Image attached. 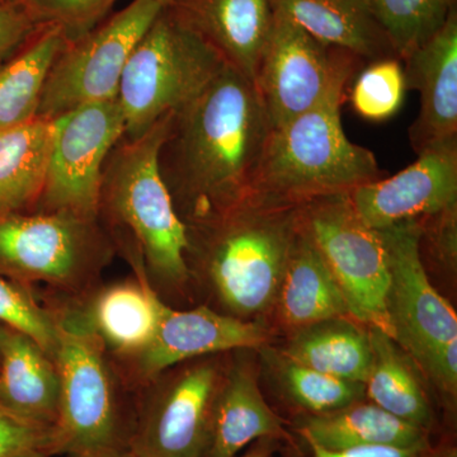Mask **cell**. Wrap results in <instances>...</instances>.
<instances>
[{
  "instance_id": "6da1fadb",
  "label": "cell",
  "mask_w": 457,
  "mask_h": 457,
  "mask_svg": "<svg viewBox=\"0 0 457 457\" xmlns=\"http://www.w3.org/2000/svg\"><path fill=\"white\" fill-rule=\"evenodd\" d=\"M270 131L253 80L227 64L171 114L158 167L186 228L245 203Z\"/></svg>"
},
{
  "instance_id": "7a4b0ae2",
  "label": "cell",
  "mask_w": 457,
  "mask_h": 457,
  "mask_svg": "<svg viewBox=\"0 0 457 457\" xmlns=\"http://www.w3.org/2000/svg\"><path fill=\"white\" fill-rule=\"evenodd\" d=\"M365 65L361 57L339 49L332 82L320 101L270 131L246 201L299 209L386 177L374 153L352 143L342 126L345 90Z\"/></svg>"
},
{
  "instance_id": "3957f363",
  "label": "cell",
  "mask_w": 457,
  "mask_h": 457,
  "mask_svg": "<svg viewBox=\"0 0 457 457\" xmlns=\"http://www.w3.org/2000/svg\"><path fill=\"white\" fill-rule=\"evenodd\" d=\"M171 114L139 137L123 135L111 150L102 174L98 220L129 234L141 262L159 281L182 284L189 273L187 228L158 167Z\"/></svg>"
},
{
  "instance_id": "277c9868",
  "label": "cell",
  "mask_w": 457,
  "mask_h": 457,
  "mask_svg": "<svg viewBox=\"0 0 457 457\" xmlns=\"http://www.w3.org/2000/svg\"><path fill=\"white\" fill-rule=\"evenodd\" d=\"M299 210L245 201L212 221L187 228V255L200 258L231 311L249 314L272 302L299 228Z\"/></svg>"
},
{
  "instance_id": "5b68a950",
  "label": "cell",
  "mask_w": 457,
  "mask_h": 457,
  "mask_svg": "<svg viewBox=\"0 0 457 457\" xmlns=\"http://www.w3.org/2000/svg\"><path fill=\"white\" fill-rule=\"evenodd\" d=\"M54 361L60 376L56 455L125 457L130 453L135 411L123 405L104 345L79 318L57 323Z\"/></svg>"
},
{
  "instance_id": "8992f818",
  "label": "cell",
  "mask_w": 457,
  "mask_h": 457,
  "mask_svg": "<svg viewBox=\"0 0 457 457\" xmlns=\"http://www.w3.org/2000/svg\"><path fill=\"white\" fill-rule=\"evenodd\" d=\"M225 65L219 54L167 7L132 51L120 83L125 137H139L159 120L179 112Z\"/></svg>"
},
{
  "instance_id": "52a82bcc",
  "label": "cell",
  "mask_w": 457,
  "mask_h": 457,
  "mask_svg": "<svg viewBox=\"0 0 457 457\" xmlns=\"http://www.w3.org/2000/svg\"><path fill=\"white\" fill-rule=\"evenodd\" d=\"M99 220L64 212L0 213V276L17 284H83L110 258Z\"/></svg>"
},
{
  "instance_id": "ba28073f",
  "label": "cell",
  "mask_w": 457,
  "mask_h": 457,
  "mask_svg": "<svg viewBox=\"0 0 457 457\" xmlns=\"http://www.w3.org/2000/svg\"><path fill=\"white\" fill-rule=\"evenodd\" d=\"M300 220L341 288L352 318L394 339L386 309L389 263L383 237L354 212L350 194L300 207Z\"/></svg>"
},
{
  "instance_id": "9c48e42d",
  "label": "cell",
  "mask_w": 457,
  "mask_h": 457,
  "mask_svg": "<svg viewBox=\"0 0 457 457\" xmlns=\"http://www.w3.org/2000/svg\"><path fill=\"white\" fill-rule=\"evenodd\" d=\"M163 5L132 0L82 37L66 41L54 60L37 116L55 120L74 108L117 99L132 51Z\"/></svg>"
},
{
  "instance_id": "30bf717a",
  "label": "cell",
  "mask_w": 457,
  "mask_h": 457,
  "mask_svg": "<svg viewBox=\"0 0 457 457\" xmlns=\"http://www.w3.org/2000/svg\"><path fill=\"white\" fill-rule=\"evenodd\" d=\"M53 121L49 168L35 212L98 220L104 163L126 132L122 108L117 99L97 102Z\"/></svg>"
},
{
  "instance_id": "8fae6325",
  "label": "cell",
  "mask_w": 457,
  "mask_h": 457,
  "mask_svg": "<svg viewBox=\"0 0 457 457\" xmlns=\"http://www.w3.org/2000/svg\"><path fill=\"white\" fill-rule=\"evenodd\" d=\"M378 233L389 263L386 309L394 341L422 368L440 345L457 339L456 312L427 275L420 219L399 222Z\"/></svg>"
},
{
  "instance_id": "7c38bea8",
  "label": "cell",
  "mask_w": 457,
  "mask_h": 457,
  "mask_svg": "<svg viewBox=\"0 0 457 457\" xmlns=\"http://www.w3.org/2000/svg\"><path fill=\"white\" fill-rule=\"evenodd\" d=\"M220 378L209 361L180 370L135 409L132 457H204Z\"/></svg>"
},
{
  "instance_id": "4fadbf2b",
  "label": "cell",
  "mask_w": 457,
  "mask_h": 457,
  "mask_svg": "<svg viewBox=\"0 0 457 457\" xmlns=\"http://www.w3.org/2000/svg\"><path fill=\"white\" fill-rule=\"evenodd\" d=\"M338 53V47L328 46L291 18L273 11L254 78L272 129L320 101L332 82Z\"/></svg>"
},
{
  "instance_id": "5bb4252c",
  "label": "cell",
  "mask_w": 457,
  "mask_h": 457,
  "mask_svg": "<svg viewBox=\"0 0 457 457\" xmlns=\"http://www.w3.org/2000/svg\"><path fill=\"white\" fill-rule=\"evenodd\" d=\"M354 212L381 230L457 204V137L426 147L405 170L350 194Z\"/></svg>"
},
{
  "instance_id": "9a60e30c",
  "label": "cell",
  "mask_w": 457,
  "mask_h": 457,
  "mask_svg": "<svg viewBox=\"0 0 457 457\" xmlns=\"http://www.w3.org/2000/svg\"><path fill=\"white\" fill-rule=\"evenodd\" d=\"M266 338L263 328L257 324L218 314L206 306L182 312L162 303L155 335L137 356L139 370L144 378H154L183 361L234 348L258 347Z\"/></svg>"
},
{
  "instance_id": "2e32d148",
  "label": "cell",
  "mask_w": 457,
  "mask_h": 457,
  "mask_svg": "<svg viewBox=\"0 0 457 457\" xmlns=\"http://www.w3.org/2000/svg\"><path fill=\"white\" fill-rule=\"evenodd\" d=\"M403 62L405 87L420 95L409 130L414 152L457 137V11L423 46Z\"/></svg>"
},
{
  "instance_id": "e0dca14e",
  "label": "cell",
  "mask_w": 457,
  "mask_h": 457,
  "mask_svg": "<svg viewBox=\"0 0 457 457\" xmlns=\"http://www.w3.org/2000/svg\"><path fill=\"white\" fill-rule=\"evenodd\" d=\"M164 7L254 82L272 26L270 0H170Z\"/></svg>"
},
{
  "instance_id": "ac0fdd59",
  "label": "cell",
  "mask_w": 457,
  "mask_h": 457,
  "mask_svg": "<svg viewBox=\"0 0 457 457\" xmlns=\"http://www.w3.org/2000/svg\"><path fill=\"white\" fill-rule=\"evenodd\" d=\"M262 438L294 442L284 420L262 395L254 375L243 366L234 368L213 399L204 457H237Z\"/></svg>"
},
{
  "instance_id": "d6986e66",
  "label": "cell",
  "mask_w": 457,
  "mask_h": 457,
  "mask_svg": "<svg viewBox=\"0 0 457 457\" xmlns=\"http://www.w3.org/2000/svg\"><path fill=\"white\" fill-rule=\"evenodd\" d=\"M59 400L53 357L29 337L0 324V403L18 416L55 428Z\"/></svg>"
},
{
  "instance_id": "ffe728a7",
  "label": "cell",
  "mask_w": 457,
  "mask_h": 457,
  "mask_svg": "<svg viewBox=\"0 0 457 457\" xmlns=\"http://www.w3.org/2000/svg\"><path fill=\"white\" fill-rule=\"evenodd\" d=\"M294 429L306 445L328 451L368 446L423 447L435 444L431 432L363 400L330 413L297 417Z\"/></svg>"
},
{
  "instance_id": "44dd1931",
  "label": "cell",
  "mask_w": 457,
  "mask_h": 457,
  "mask_svg": "<svg viewBox=\"0 0 457 457\" xmlns=\"http://www.w3.org/2000/svg\"><path fill=\"white\" fill-rule=\"evenodd\" d=\"M270 4L312 37L350 51L366 64L399 59L381 27L356 0H270Z\"/></svg>"
},
{
  "instance_id": "7402d4cb",
  "label": "cell",
  "mask_w": 457,
  "mask_h": 457,
  "mask_svg": "<svg viewBox=\"0 0 457 457\" xmlns=\"http://www.w3.org/2000/svg\"><path fill=\"white\" fill-rule=\"evenodd\" d=\"M281 312L288 324L305 327L350 315L332 270L300 220L281 282Z\"/></svg>"
},
{
  "instance_id": "603a6c76",
  "label": "cell",
  "mask_w": 457,
  "mask_h": 457,
  "mask_svg": "<svg viewBox=\"0 0 457 457\" xmlns=\"http://www.w3.org/2000/svg\"><path fill=\"white\" fill-rule=\"evenodd\" d=\"M53 139V120L40 116L0 129V213L35 212Z\"/></svg>"
},
{
  "instance_id": "cb8c5ba5",
  "label": "cell",
  "mask_w": 457,
  "mask_h": 457,
  "mask_svg": "<svg viewBox=\"0 0 457 457\" xmlns=\"http://www.w3.org/2000/svg\"><path fill=\"white\" fill-rule=\"evenodd\" d=\"M371 365L365 381L369 402L426 431H435L437 420L413 359L378 328L369 330Z\"/></svg>"
},
{
  "instance_id": "d4e9b609",
  "label": "cell",
  "mask_w": 457,
  "mask_h": 457,
  "mask_svg": "<svg viewBox=\"0 0 457 457\" xmlns=\"http://www.w3.org/2000/svg\"><path fill=\"white\" fill-rule=\"evenodd\" d=\"M162 303L145 279L126 281L98 294L79 319L104 345L139 356L155 335Z\"/></svg>"
},
{
  "instance_id": "484cf974",
  "label": "cell",
  "mask_w": 457,
  "mask_h": 457,
  "mask_svg": "<svg viewBox=\"0 0 457 457\" xmlns=\"http://www.w3.org/2000/svg\"><path fill=\"white\" fill-rule=\"evenodd\" d=\"M284 356L342 380L365 384L372 353L369 332L343 317L300 328Z\"/></svg>"
},
{
  "instance_id": "4316f807",
  "label": "cell",
  "mask_w": 457,
  "mask_h": 457,
  "mask_svg": "<svg viewBox=\"0 0 457 457\" xmlns=\"http://www.w3.org/2000/svg\"><path fill=\"white\" fill-rule=\"evenodd\" d=\"M65 44L59 27L45 25L0 65V129L37 116L47 75Z\"/></svg>"
},
{
  "instance_id": "83f0119b",
  "label": "cell",
  "mask_w": 457,
  "mask_h": 457,
  "mask_svg": "<svg viewBox=\"0 0 457 457\" xmlns=\"http://www.w3.org/2000/svg\"><path fill=\"white\" fill-rule=\"evenodd\" d=\"M374 18L404 62L440 31L457 0H356Z\"/></svg>"
},
{
  "instance_id": "f1b7e54d",
  "label": "cell",
  "mask_w": 457,
  "mask_h": 457,
  "mask_svg": "<svg viewBox=\"0 0 457 457\" xmlns=\"http://www.w3.org/2000/svg\"><path fill=\"white\" fill-rule=\"evenodd\" d=\"M278 378L286 395L303 411V416H318L348 407L363 400L365 384L342 380L317 370L306 368L282 356Z\"/></svg>"
},
{
  "instance_id": "f546056e",
  "label": "cell",
  "mask_w": 457,
  "mask_h": 457,
  "mask_svg": "<svg viewBox=\"0 0 457 457\" xmlns=\"http://www.w3.org/2000/svg\"><path fill=\"white\" fill-rule=\"evenodd\" d=\"M405 90L403 62L399 59L378 60L361 69L352 86V106L369 121H385L402 107Z\"/></svg>"
},
{
  "instance_id": "4dcf8cb0",
  "label": "cell",
  "mask_w": 457,
  "mask_h": 457,
  "mask_svg": "<svg viewBox=\"0 0 457 457\" xmlns=\"http://www.w3.org/2000/svg\"><path fill=\"white\" fill-rule=\"evenodd\" d=\"M0 324L31 338L54 359L57 321L36 305L23 286L0 276Z\"/></svg>"
},
{
  "instance_id": "1f68e13d",
  "label": "cell",
  "mask_w": 457,
  "mask_h": 457,
  "mask_svg": "<svg viewBox=\"0 0 457 457\" xmlns=\"http://www.w3.org/2000/svg\"><path fill=\"white\" fill-rule=\"evenodd\" d=\"M42 25L59 27L66 41L82 37L106 20L117 0H22Z\"/></svg>"
},
{
  "instance_id": "d6a6232c",
  "label": "cell",
  "mask_w": 457,
  "mask_h": 457,
  "mask_svg": "<svg viewBox=\"0 0 457 457\" xmlns=\"http://www.w3.org/2000/svg\"><path fill=\"white\" fill-rule=\"evenodd\" d=\"M56 455L55 428L18 416L0 403V457Z\"/></svg>"
},
{
  "instance_id": "836d02e7",
  "label": "cell",
  "mask_w": 457,
  "mask_h": 457,
  "mask_svg": "<svg viewBox=\"0 0 457 457\" xmlns=\"http://www.w3.org/2000/svg\"><path fill=\"white\" fill-rule=\"evenodd\" d=\"M42 26L22 0L0 4V65L21 50Z\"/></svg>"
},
{
  "instance_id": "e575fe53",
  "label": "cell",
  "mask_w": 457,
  "mask_h": 457,
  "mask_svg": "<svg viewBox=\"0 0 457 457\" xmlns=\"http://www.w3.org/2000/svg\"><path fill=\"white\" fill-rule=\"evenodd\" d=\"M309 457H457L453 445L433 444L423 447L368 446L343 451H328L308 445Z\"/></svg>"
},
{
  "instance_id": "d590c367",
  "label": "cell",
  "mask_w": 457,
  "mask_h": 457,
  "mask_svg": "<svg viewBox=\"0 0 457 457\" xmlns=\"http://www.w3.org/2000/svg\"><path fill=\"white\" fill-rule=\"evenodd\" d=\"M442 390L456 395L457 389V339L444 343L422 366Z\"/></svg>"
},
{
  "instance_id": "8d00e7d4",
  "label": "cell",
  "mask_w": 457,
  "mask_h": 457,
  "mask_svg": "<svg viewBox=\"0 0 457 457\" xmlns=\"http://www.w3.org/2000/svg\"><path fill=\"white\" fill-rule=\"evenodd\" d=\"M279 442L262 438L252 444L251 449L245 451L240 457H272L273 453L278 449Z\"/></svg>"
},
{
  "instance_id": "74e56055",
  "label": "cell",
  "mask_w": 457,
  "mask_h": 457,
  "mask_svg": "<svg viewBox=\"0 0 457 457\" xmlns=\"http://www.w3.org/2000/svg\"><path fill=\"white\" fill-rule=\"evenodd\" d=\"M21 0H0V4H7V3H17Z\"/></svg>"
},
{
  "instance_id": "f35d334b",
  "label": "cell",
  "mask_w": 457,
  "mask_h": 457,
  "mask_svg": "<svg viewBox=\"0 0 457 457\" xmlns=\"http://www.w3.org/2000/svg\"><path fill=\"white\" fill-rule=\"evenodd\" d=\"M156 2H158L159 4L163 5L164 7L165 4H168V3H170V0H156Z\"/></svg>"
},
{
  "instance_id": "ab89813d",
  "label": "cell",
  "mask_w": 457,
  "mask_h": 457,
  "mask_svg": "<svg viewBox=\"0 0 457 457\" xmlns=\"http://www.w3.org/2000/svg\"><path fill=\"white\" fill-rule=\"evenodd\" d=\"M125 457H132L131 455H128V456H125Z\"/></svg>"
}]
</instances>
